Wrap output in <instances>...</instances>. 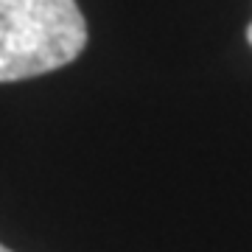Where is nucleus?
Returning a JSON list of instances; mask_svg holds the SVG:
<instances>
[{
	"instance_id": "f257e3e1",
	"label": "nucleus",
	"mask_w": 252,
	"mask_h": 252,
	"mask_svg": "<svg viewBox=\"0 0 252 252\" xmlns=\"http://www.w3.org/2000/svg\"><path fill=\"white\" fill-rule=\"evenodd\" d=\"M87 45L76 0H0V81H23L70 64Z\"/></svg>"
},
{
	"instance_id": "f03ea898",
	"label": "nucleus",
	"mask_w": 252,
	"mask_h": 252,
	"mask_svg": "<svg viewBox=\"0 0 252 252\" xmlns=\"http://www.w3.org/2000/svg\"><path fill=\"white\" fill-rule=\"evenodd\" d=\"M247 39H250V45H252V23H250V28H247Z\"/></svg>"
},
{
	"instance_id": "7ed1b4c3",
	"label": "nucleus",
	"mask_w": 252,
	"mask_h": 252,
	"mask_svg": "<svg viewBox=\"0 0 252 252\" xmlns=\"http://www.w3.org/2000/svg\"><path fill=\"white\" fill-rule=\"evenodd\" d=\"M0 252H11V250H6V247H3V244H0Z\"/></svg>"
}]
</instances>
